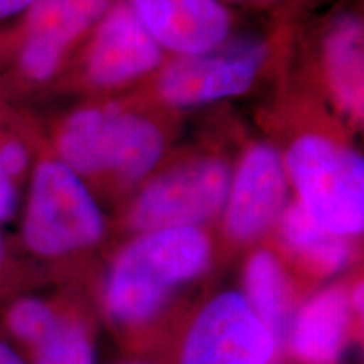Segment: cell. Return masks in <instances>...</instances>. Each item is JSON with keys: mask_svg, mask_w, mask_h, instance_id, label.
<instances>
[{"mask_svg": "<svg viewBox=\"0 0 364 364\" xmlns=\"http://www.w3.org/2000/svg\"><path fill=\"white\" fill-rule=\"evenodd\" d=\"M268 2H275V0H268Z\"/></svg>", "mask_w": 364, "mask_h": 364, "instance_id": "obj_25", "label": "cell"}, {"mask_svg": "<svg viewBox=\"0 0 364 364\" xmlns=\"http://www.w3.org/2000/svg\"><path fill=\"white\" fill-rule=\"evenodd\" d=\"M267 48L257 38H235L193 56H182L164 70L159 91L167 103L193 107L236 97L253 85Z\"/></svg>", "mask_w": 364, "mask_h": 364, "instance_id": "obj_7", "label": "cell"}, {"mask_svg": "<svg viewBox=\"0 0 364 364\" xmlns=\"http://www.w3.org/2000/svg\"><path fill=\"white\" fill-rule=\"evenodd\" d=\"M324 68L332 97L346 115L364 127V16L343 12L327 26Z\"/></svg>", "mask_w": 364, "mask_h": 364, "instance_id": "obj_13", "label": "cell"}, {"mask_svg": "<svg viewBox=\"0 0 364 364\" xmlns=\"http://www.w3.org/2000/svg\"><path fill=\"white\" fill-rule=\"evenodd\" d=\"M16 186L14 177L6 171L2 161H0V223H6L12 218L16 211Z\"/></svg>", "mask_w": 364, "mask_h": 364, "instance_id": "obj_19", "label": "cell"}, {"mask_svg": "<svg viewBox=\"0 0 364 364\" xmlns=\"http://www.w3.org/2000/svg\"><path fill=\"white\" fill-rule=\"evenodd\" d=\"M0 364H29V361L16 344L0 336Z\"/></svg>", "mask_w": 364, "mask_h": 364, "instance_id": "obj_20", "label": "cell"}, {"mask_svg": "<svg viewBox=\"0 0 364 364\" xmlns=\"http://www.w3.org/2000/svg\"><path fill=\"white\" fill-rule=\"evenodd\" d=\"M351 322L349 294L341 287H329L294 312L285 336L287 348L302 364H338L348 346Z\"/></svg>", "mask_w": 364, "mask_h": 364, "instance_id": "obj_12", "label": "cell"}, {"mask_svg": "<svg viewBox=\"0 0 364 364\" xmlns=\"http://www.w3.org/2000/svg\"><path fill=\"white\" fill-rule=\"evenodd\" d=\"M280 236L287 250L317 275H334L351 260L349 238L326 230L300 201L282 213Z\"/></svg>", "mask_w": 364, "mask_h": 364, "instance_id": "obj_14", "label": "cell"}, {"mask_svg": "<svg viewBox=\"0 0 364 364\" xmlns=\"http://www.w3.org/2000/svg\"><path fill=\"white\" fill-rule=\"evenodd\" d=\"M115 0H38L27 11L21 68L27 78L46 81L54 75L66 49L98 26Z\"/></svg>", "mask_w": 364, "mask_h": 364, "instance_id": "obj_9", "label": "cell"}, {"mask_svg": "<svg viewBox=\"0 0 364 364\" xmlns=\"http://www.w3.org/2000/svg\"><path fill=\"white\" fill-rule=\"evenodd\" d=\"M287 171L270 145L250 149L236 171L226 199L225 228L235 241H252L265 233L284 213Z\"/></svg>", "mask_w": 364, "mask_h": 364, "instance_id": "obj_8", "label": "cell"}, {"mask_svg": "<svg viewBox=\"0 0 364 364\" xmlns=\"http://www.w3.org/2000/svg\"><path fill=\"white\" fill-rule=\"evenodd\" d=\"M61 309L39 297L14 300L4 314V329L9 341L27 354L56 326Z\"/></svg>", "mask_w": 364, "mask_h": 364, "instance_id": "obj_17", "label": "cell"}, {"mask_svg": "<svg viewBox=\"0 0 364 364\" xmlns=\"http://www.w3.org/2000/svg\"><path fill=\"white\" fill-rule=\"evenodd\" d=\"M4 260H6V247H4V238L2 233H0V270L4 267Z\"/></svg>", "mask_w": 364, "mask_h": 364, "instance_id": "obj_23", "label": "cell"}, {"mask_svg": "<svg viewBox=\"0 0 364 364\" xmlns=\"http://www.w3.org/2000/svg\"><path fill=\"white\" fill-rule=\"evenodd\" d=\"M0 161H2L4 167H6L11 177H17L26 171L27 162H29V154H27V149L21 142L11 140V142L4 144L0 147Z\"/></svg>", "mask_w": 364, "mask_h": 364, "instance_id": "obj_18", "label": "cell"}, {"mask_svg": "<svg viewBox=\"0 0 364 364\" xmlns=\"http://www.w3.org/2000/svg\"><path fill=\"white\" fill-rule=\"evenodd\" d=\"M161 56V44L130 4L115 0L95 27L86 68L95 85L115 86L152 71Z\"/></svg>", "mask_w": 364, "mask_h": 364, "instance_id": "obj_10", "label": "cell"}, {"mask_svg": "<svg viewBox=\"0 0 364 364\" xmlns=\"http://www.w3.org/2000/svg\"><path fill=\"white\" fill-rule=\"evenodd\" d=\"M164 139L147 118L115 108L76 112L58 135L59 161L76 174L113 172L124 181H139L156 167Z\"/></svg>", "mask_w": 364, "mask_h": 364, "instance_id": "obj_3", "label": "cell"}, {"mask_svg": "<svg viewBox=\"0 0 364 364\" xmlns=\"http://www.w3.org/2000/svg\"><path fill=\"white\" fill-rule=\"evenodd\" d=\"M105 233L102 209L80 174L61 161L36 167L22 241L41 258H59L95 247Z\"/></svg>", "mask_w": 364, "mask_h": 364, "instance_id": "obj_4", "label": "cell"}, {"mask_svg": "<svg viewBox=\"0 0 364 364\" xmlns=\"http://www.w3.org/2000/svg\"><path fill=\"white\" fill-rule=\"evenodd\" d=\"M161 46L193 56L220 46L231 17L221 0H127Z\"/></svg>", "mask_w": 364, "mask_h": 364, "instance_id": "obj_11", "label": "cell"}, {"mask_svg": "<svg viewBox=\"0 0 364 364\" xmlns=\"http://www.w3.org/2000/svg\"><path fill=\"white\" fill-rule=\"evenodd\" d=\"M245 299L263 324L272 331L280 348L294 316V300L287 273L268 250L253 253L245 267Z\"/></svg>", "mask_w": 364, "mask_h": 364, "instance_id": "obj_15", "label": "cell"}, {"mask_svg": "<svg viewBox=\"0 0 364 364\" xmlns=\"http://www.w3.org/2000/svg\"><path fill=\"white\" fill-rule=\"evenodd\" d=\"M279 349L245 295L223 292L194 317L177 364H270Z\"/></svg>", "mask_w": 364, "mask_h": 364, "instance_id": "obj_6", "label": "cell"}, {"mask_svg": "<svg viewBox=\"0 0 364 364\" xmlns=\"http://www.w3.org/2000/svg\"><path fill=\"white\" fill-rule=\"evenodd\" d=\"M211 245L199 228L140 233L117 255L105 284L103 304L112 322L139 329L156 318L181 285L206 270Z\"/></svg>", "mask_w": 364, "mask_h": 364, "instance_id": "obj_1", "label": "cell"}, {"mask_svg": "<svg viewBox=\"0 0 364 364\" xmlns=\"http://www.w3.org/2000/svg\"><path fill=\"white\" fill-rule=\"evenodd\" d=\"M349 302H351L353 314H356L359 322H361V331L364 338V280L358 282V284L354 285L351 294H349Z\"/></svg>", "mask_w": 364, "mask_h": 364, "instance_id": "obj_22", "label": "cell"}, {"mask_svg": "<svg viewBox=\"0 0 364 364\" xmlns=\"http://www.w3.org/2000/svg\"><path fill=\"white\" fill-rule=\"evenodd\" d=\"M231 176L225 162L203 159L149 182L135 199L129 221L134 230L198 228L226 204Z\"/></svg>", "mask_w": 364, "mask_h": 364, "instance_id": "obj_5", "label": "cell"}, {"mask_svg": "<svg viewBox=\"0 0 364 364\" xmlns=\"http://www.w3.org/2000/svg\"><path fill=\"white\" fill-rule=\"evenodd\" d=\"M287 172L304 204L331 233L351 238L364 233V156L318 135L295 140Z\"/></svg>", "mask_w": 364, "mask_h": 364, "instance_id": "obj_2", "label": "cell"}, {"mask_svg": "<svg viewBox=\"0 0 364 364\" xmlns=\"http://www.w3.org/2000/svg\"><path fill=\"white\" fill-rule=\"evenodd\" d=\"M36 2L38 0H0V21L27 12Z\"/></svg>", "mask_w": 364, "mask_h": 364, "instance_id": "obj_21", "label": "cell"}, {"mask_svg": "<svg viewBox=\"0 0 364 364\" xmlns=\"http://www.w3.org/2000/svg\"><path fill=\"white\" fill-rule=\"evenodd\" d=\"M129 364H142V363H129Z\"/></svg>", "mask_w": 364, "mask_h": 364, "instance_id": "obj_24", "label": "cell"}, {"mask_svg": "<svg viewBox=\"0 0 364 364\" xmlns=\"http://www.w3.org/2000/svg\"><path fill=\"white\" fill-rule=\"evenodd\" d=\"M29 364H95V343L80 316L61 311L56 326L26 354Z\"/></svg>", "mask_w": 364, "mask_h": 364, "instance_id": "obj_16", "label": "cell"}]
</instances>
